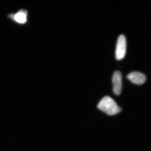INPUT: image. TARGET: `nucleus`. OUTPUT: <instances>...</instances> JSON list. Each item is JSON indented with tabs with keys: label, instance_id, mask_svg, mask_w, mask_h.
Here are the masks:
<instances>
[{
	"label": "nucleus",
	"instance_id": "5",
	"mask_svg": "<svg viewBox=\"0 0 151 151\" xmlns=\"http://www.w3.org/2000/svg\"><path fill=\"white\" fill-rule=\"evenodd\" d=\"M14 20L19 24L26 23L27 22V12L25 10H20L17 13L10 15Z\"/></svg>",
	"mask_w": 151,
	"mask_h": 151
},
{
	"label": "nucleus",
	"instance_id": "2",
	"mask_svg": "<svg viewBox=\"0 0 151 151\" xmlns=\"http://www.w3.org/2000/svg\"><path fill=\"white\" fill-rule=\"evenodd\" d=\"M127 51V40L124 35H121L117 40L116 50V58L118 60L124 58Z\"/></svg>",
	"mask_w": 151,
	"mask_h": 151
},
{
	"label": "nucleus",
	"instance_id": "3",
	"mask_svg": "<svg viewBox=\"0 0 151 151\" xmlns=\"http://www.w3.org/2000/svg\"><path fill=\"white\" fill-rule=\"evenodd\" d=\"M122 75L119 71H116L113 73L112 77L113 91L116 95H119L122 93Z\"/></svg>",
	"mask_w": 151,
	"mask_h": 151
},
{
	"label": "nucleus",
	"instance_id": "1",
	"mask_svg": "<svg viewBox=\"0 0 151 151\" xmlns=\"http://www.w3.org/2000/svg\"><path fill=\"white\" fill-rule=\"evenodd\" d=\"M97 108L109 116H114L122 111L115 100L109 96L103 97L97 105Z\"/></svg>",
	"mask_w": 151,
	"mask_h": 151
},
{
	"label": "nucleus",
	"instance_id": "4",
	"mask_svg": "<svg viewBox=\"0 0 151 151\" xmlns=\"http://www.w3.org/2000/svg\"><path fill=\"white\" fill-rule=\"evenodd\" d=\"M127 78L133 84L137 85H142L145 83L147 79L145 74L137 71H134L129 73L127 76Z\"/></svg>",
	"mask_w": 151,
	"mask_h": 151
}]
</instances>
